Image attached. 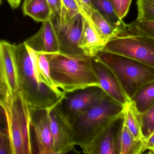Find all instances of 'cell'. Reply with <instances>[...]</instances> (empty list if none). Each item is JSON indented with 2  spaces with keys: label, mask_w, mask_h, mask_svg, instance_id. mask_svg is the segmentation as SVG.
<instances>
[{
  "label": "cell",
  "mask_w": 154,
  "mask_h": 154,
  "mask_svg": "<svg viewBox=\"0 0 154 154\" xmlns=\"http://www.w3.org/2000/svg\"><path fill=\"white\" fill-rule=\"evenodd\" d=\"M46 54L52 80L65 92L92 86L100 87L92 57L84 54H71L61 52Z\"/></svg>",
  "instance_id": "6da1fadb"
},
{
  "label": "cell",
  "mask_w": 154,
  "mask_h": 154,
  "mask_svg": "<svg viewBox=\"0 0 154 154\" xmlns=\"http://www.w3.org/2000/svg\"><path fill=\"white\" fill-rule=\"evenodd\" d=\"M16 52L19 91L30 110H49L56 106L65 94H58L41 82L35 72L32 58L25 42L16 45Z\"/></svg>",
  "instance_id": "7a4b0ae2"
},
{
  "label": "cell",
  "mask_w": 154,
  "mask_h": 154,
  "mask_svg": "<svg viewBox=\"0 0 154 154\" xmlns=\"http://www.w3.org/2000/svg\"><path fill=\"white\" fill-rule=\"evenodd\" d=\"M123 105L107 95L99 104L82 113L72 126L75 145L82 151L87 148L123 115Z\"/></svg>",
  "instance_id": "3957f363"
},
{
  "label": "cell",
  "mask_w": 154,
  "mask_h": 154,
  "mask_svg": "<svg viewBox=\"0 0 154 154\" xmlns=\"http://www.w3.org/2000/svg\"><path fill=\"white\" fill-rule=\"evenodd\" d=\"M5 115L12 154H31V111L20 91L0 101Z\"/></svg>",
  "instance_id": "277c9868"
},
{
  "label": "cell",
  "mask_w": 154,
  "mask_h": 154,
  "mask_svg": "<svg viewBox=\"0 0 154 154\" xmlns=\"http://www.w3.org/2000/svg\"><path fill=\"white\" fill-rule=\"evenodd\" d=\"M96 56L116 75L128 100L143 86L154 81V68L137 60L103 50Z\"/></svg>",
  "instance_id": "5b68a950"
},
{
  "label": "cell",
  "mask_w": 154,
  "mask_h": 154,
  "mask_svg": "<svg viewBox=\"0 0 154 154\" xmlns=\"http://www.w3.org/2000/svg\"><path fill=\"white\" fill-rule=\"evenodd\" d=\"M103 51L131 57L154 68V38L142 36L121 37L106 44Z\"/></svg>",
  "instance_id": "8992f818"
},
{
  "label": "cell",
  "mask_w": 154,
  "mask_h": 154,
  "mask_svg": "<svg viewBox=\"0 0 154 154\" xmlns=\"http://www.w3.org/2000/svg\"><path fill=\"white\" fill-rule=\"evenodd\" d=\"M107 94L99 86L66 93L57 105L62 115L72 126L80 115L100 103Z\"/></svg>",
  "instance_id": "52a82bcc"
},
{
  "label": "cell",
  "mask_w": 154,
  "mask_h": 154,
  "mask_svg": "<svg viewBox=\"0 0 154 154\" xmlns=\"http://www.w3.org/2000/svg\"><path fill=\"white\" fill-rule=\"evenodd\" d=\"M19 91L16 45L2 40L0 42V101L13 96Z\"/></svg>",
  "instance_id": "ba28073f"
},
{
  "label": "cell",
  "mask_w": 154,
  "mask_h": 154,
  "mask_svg": "<svg viewBox=\"0 0 154 154\" xmlns=\"http://www.w3.org/2000/svg\"><path fill=\"white\" fill-rule=\"evenodd\" d=\"M53 20L60 39V52L71 54H83L79 47L84 24L82 13L72 15L62 10L61 16Z\"/></svg>",
  "instance_id": "9c48e42d"
},
{
  "label": "cell",
  "mask_w": 154,
  "mask_h": 154,
  "mask_svg": "<svg viewBox=\"0 0 154 154\" xmlns=\"http://www.w3.org/2000/svg\"><path fill=\"white\" fill-rule=\"evenodd\" d=\"M47 111L54 141V154L75 151L72 125L62 115L57 105Z\"/></svg>",
  "instance_id": "30bf717a"
},
{
  "label": "cell",
  "mask_w": 154,
  "mask_h": 154,
  "mask_svg": "<svg viewBox=\"0 0 154 154\" xmlns=\"http://www.w3.org/2000/svg\"><path fill=\"white\" fill-rule=\"evenodd\" d=\"M30 48L45 54L60 52L61 44L53 19L42 23L40 29L25 41Z\"/></svg>",
  "instance_id": "8fae6325"
},
{
  "label": "cell",
  "mask_w": 154,
  "mask_h": 154,
  "mask_svg": "<svg viewBox=\"0 0 154 154\" xmlns=\"http://www.w3.org/2000/svg\"><path fill=\"white\" fill-rule=\"evenodd\" d=\"M38 154H54V141L47 110H30Z\"/></svg>",
  "instance_id": "7c38bea8"
},
{
  "label": "cell",
  "mask_w": 154,
  "mask_h": 154,
  "mask_svg": "<svg viewBox=\"0 0 154 154\" xmlns=\"http://www.w3.org/2000/svg\"><path fill=\"white\" fill-rule=\"evenodd\" d=\"M92 61L100 88L112 99L124 105L129 100L125 95L116 75L97 57H92Z\"/></svg>",
  "instance_id": "4fadbf2b"
},
{
  "label": "cell",
  "mask_w": 154,
  "mask_h": 154,
  "mask_svg": "<svg viewBox=\"0 0 154 154\" xmlns=\"http://www.w3.org/2000/svg\"><path fill=\"white\" fill-rule=\"evenodd\" d=\"M123 115L114 121L97 139L83 150L86 154H118L117 138Z\"/></svg>",
  "instance_id": "5bb4252c"
},
{
  "label": "cell",
  "mask_w": 154,
  "mask_h": 154,
  "mask_svg": "<svg viewBox=\"0 0 154 154\" xmlns=\"http://www.w3.org/2000/svg\"><path fill=\"white\" fill-rule=\"evenodd\" d=\"M82 16L83 27L79 47L84 54L94 57L103 50L107 42L101 36L87 18Z\"/></svg>",
  "instance_id": "9a60e30c"
},
{
  "label": "cell",
  "mask_w": 154,
  "mask_h": 154,
  "mask_svg": "<svg viewBox=\"0 0 154 154\" xmlns=\"http://www.w3.org/2000/svg\"><path fill=\"white\" fill-rule=\"evenodd\" d=\"M81 13L85 16L94 26L101 36L107 43L120 36L115 29L94 7L80 6Z\"/></svg>",
  "instance_id": "2e32d148"
},
{
  "label": "cell",
  "mask_w": 154,
  "mask_h": 154,
  "mask_svg": "<svg viewBox=\"0 0 154 154\" xmlns=\"http://www.w3.org/2000/svg\"><path fill=\"white\" fill-rule=\"evenodd\" d=\"M145 140L136 139L123 119L117 138L118 154H142L146 151Z\"/></svg>",
  "instance_id": "e0dca14e"
},
{
  "label": "cell",
  "mask_w": 154,
  "mask_h": 154,
  "mask_svg": "<svg viewBox=\"0 0 154 154\" xmlns=\"http://www.w3.org/2000/svg\"><path fill=\"white\" fill-rule=\"evenodd\" d=\"M92 3L103 17L119 32L121 37L127 36V26L120 19L110 0H92Z\"/></svg>",
  "instance_id": "ac0fdd59"
},
{
  "label": "cell",
  "mask_w": 154,
  "mask_h": 154,
  "mask_svg": "<svg viewBox=\"0 0 154 154\" xmlns=\"http://www.w3.org/2000/svg\"><path fill=\"white\" fill-rule=\"evenodd\" d=\"M26 16L37 22H43L53 18L52 11L47 0H25L22 7Z\"/></svg>",
  "instance_id": "d6986e66"
},
{
  "label": "cell",
  "mask_w": 154,
  "mask_h": 154,
  "mask_svg": "<svg viewBox=\"0 0 154 154\" xmlns=\"http://www.w3.org/2000/svg\"><path fill=\"white\" fill-rule=\"evenodd\" d=\"M123 120L134 137L137 140H145L141 130L140 114L131 100L123 105Z\"/></svg>",
  "instance_id": "ffe728a7"
},
{
  "label": "cell",
  "mask_w": 154,
  "mask_h": 154,
  "mask_svg": "<svg viewBox=\"0 0 154 154\" xmlns=\"http://www.w3.org/2000/svg\"><path fill=\"white\" fill-rule=\"evenodd\" d=\"M131 100L140 114L145 113L154 104V81L140 88Z\"/></svg>",
  "instance_id": "44dd1931"
},
{
  "label": "cell",
  "mask_w": 154,
  "mask_h": 154,
  "mask_svg": "<svg viewBox=\"0 0 154 154\" xmlns=\"http://www.w3.org/2000/svg\"><path fill=\"white\" fill-rule=\"evenodd\" d=\"M127 36H142L154 38V20L137 19L127 24Z\"/></svg>",
  "instance_id": "7402d4cb"
},
{
  "label": "cell",
  "mask_w": 154,
  "mask_h": 154,
  "mask_svg": "<svg viewBox=\"0 0 154 154\" xmlns=\"http://www.w3.org/2000/svg\"><path fill=\"white\" fill-rule=\"evenodd\" d=\"M141 130L146 140L154 131V104L143 114H140Z\"/></svg>",
  "instance_id": "603a6c76"
},
{
  "label": "cell",
  "mask_w": 154,
  "mask_h": 154,
  "mask_svg": "<svg viewBox=\"0 0 154 154\" xmlns=\"http://www.w3.org/2000/svg\"><path fill=\"white\" fill-rule=\"evenodd\" d=\"M137 19L154 20V0H137Z\"/></svg>",
  "instance_id": "cb8c5ba5"
},
{
  "label": "cell",
  "mask_w": 154,
  "mask_h": 154,
  "mask_svg": "<svg viewBox=\"0 0 154 154\" xmlns=\"http://www.w3.org/2000/svg\"><path fill=\"white\" fill-rule=\"evenodd\" d=\"M0 154H12L7 123L0 131Z\"/></svg>",
  "instance_id": "d4e9b609"
},
{
  "label": "cell",
  "mask_w": 154,
  "mask_h": 154,
  "mask_svg": "<svg viewBox=\"0 0 154 154\" xmlns=\"http://www.w3.org/2000/svg\"><path fill=\"white\" fill-rule=\"evenodd\" d=\"M63 10L72 15L81 13L80 5L77 0H62Z\"/></svg>",
  "instance_id": "484cf974"
},
{
  "label": "cell",
  "mask_w": 154,
  "mask_h": 154,
  "mask_svg": "<svg viewBox=\"0 0 154 154\" xmlns=\"http://www.w3.org/2000/svg\"><path fill=\"white\" fill-rule=\"evenodd\" d=\"M51 8L53 19L59 17L63 10L62 0H47Z\"/></svg>",
  "instance_id": "4316f807"
},
{
  "label": "cell",
  "mask_w": 154,
  "mask_h": 154,
  "mask_svg": "<svg viewBox=\"0 0 154 154\" xmlns=\"http://www.w3.org/2000/svg\"><path fill=\"white\" fill-rule=\"evenodd\" d=\"M132 0H121V12L120 18L123 19L128 14Z\"/></svg>",
  "instance_id": "83f0119b"
},
{
  "label": "cell",
  "mask_w": 154,
  "mask_h": 154,
  "mask_svg": "<svg viewBox=\"0 0 154 154\" xmlns=\"http://www.w3.org/2000/svg\"><path fill=\"white\" fill-rule=\"evenodd\" d=\"M145 148L146 150H149L154 154V131L152 134L145 140Z\"/></svg>",
  "instance_id": "f1b7e54d"
},
{
  "label": "cell",
  "mask_w": 154,
  "mask_h": 154,
  "mask_svg": "<svg viewBox=\"0 0 154 154\" xmlns=\"http://www.w3.org/2000/svg\"><path fill=\"white\" fill-rule=\"evenodd\" d=\"M113 4L116 10V12L120 18V15L121 12V0H110Z\"/></svg>",
  "instance_id": "f546056e"
},
{
  "label": "cell",
  "mask_w": 154,
  "mask_h": 154,
  "mask_svg": "<svg viewBox=\"0 0 154 154\" xmlns=\"http://www.w3.org/2000/svg\"><path fill=\"white\" fill-rule=\"evenodd\" d=\"M11 8L16 9L17 8L21 3V0H7Z\"/></svg>",
  "instance_id": "4dcf8cb0"
},
{
  "label": "cell",
  "mask_w": 154,
  "mask_h": 154,
  "mask_svg": "<svg viewBox=\"0 0 154 154\" xmlns=\"http://www.w3.org/2000/svg\"><path fill=\"white\" fill-rule=\"evenodd\" d=\"M81 4L89 7H94L92 3V0H77Z\"/></svg>",
  "instance_id": "1f68e13d"
},
{
  "label": "cell",
  "mask_w": 154,
  "mask_h": 154,
  "mask_svg": "<svg viewBox=\"0 0 154 154\" xmlns=\"http://www.w3.org/2000/svg\"><path fill=\"white\" fill-rule=\"evenodd\" d=\"M2 1H3V0H0V4L1 5H2Z\"/></svg>",
  "instance_id": "d6a6232c"
}]
</instances>
